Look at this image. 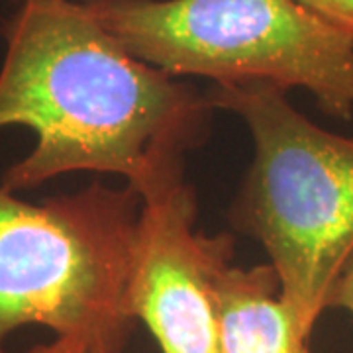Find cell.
Masks as SVG:
<instances>
[{"instance_id":"6da1fadb","label":"cell","mask_w":353,"mask_h":353,"mask_svg":"<svg viewBox=\"0 0 353 353\" xmlns=\"http://www.w3.org/2000/svg\"><path fill=\"white\" fill-rule=\"evenodd\" d=\"M0 34V128L36 134L2 176L10 192L90 171L145 196L206 136L208 97L132 55L83 2L24 0Z\"/></svg>"},{"instance_id":"30bf717a","label":"cell","mask_w":353,"mask_h":353,"mask_svg":"<svg viewBox=\"0 0 353 353\" xmlns=\"http://www.w3.org/2000/svg\"><path fill=\"white\" fill-rule=\"evenodd\" d=\"M85 353H87V352H85Z\"/></svg>"},{"instance_id":"5b68a950","label":"cell","mask_w":353,"mask_h":353,"mask_svg":"<svg viewBox=\"0 0 353 353\" xmlns=\"http://www.w3.org/2000/svg\"><path fill=\"white\" fill-rule=\"evenodd\" d=\"M196 196L183 171L141 196L126 310L163 353H220L216 281L232 265L234 238L194 230Z\"/></svg>"},{"instance_id":"8992f818","label":"cell","mask_w":353,"mask_h":353,"mask_svg":"<svg viewBox=\"0 0 353 353\" xmlns=\"http://www.w3.org/2000/svg\"><path fill=\"white\" fill-rule=\"evenodd\" d=\"M220 353H310V336L281 299L271 265L232 267L216 281Z\"/></svg>"},{"instance_id":"ba28073f","label":"cell","mask_w":353,"mask_h":353,"mask_svg":"<svg viewBox=\"0 0 353 353\" xmlns=\"http://www.w3.org/2000/svg\"><path fill=\"white\" fill-rule=\"evenodd\" d=\"M328 308L345 310L353 318V255L347 259L340 277L336 279L334 287L330 290Z\"/></svg>"},{"instance_id":"3957f363","label":"cell","mask_w":353,"mask_h":353,"mask_svg":"<svg viewBox=\"0 0 353 353\" xmlns=\"http://www.w3.org/2000/svg\"><path fill=\"white\" fill-rule=\"evenodd\" d=\"M141 196L92 183L28 202L0 187V353L24 326L50 328L87 353H120L136 320L126 310Z\"/></svg>"},{"instance_id":"277c9868","label":"cell","mask_w":353,"mask_h":353,"mask_svg":"<svg viewBox=\"0 0 353 353\" xmlns=\"http://www.w3.org/2000/svg\"><path fill=\"white\" fill-rule=\"evenodd\" d=\"M132 55L171 77L269 83L353 116V38L299 0H81Z\"/></svg>"},{"instance_id":"7a4b0ae2","label":"cell","mask_w":353,"mask_h":353,"mask_svg":"<svg viewBox=\"0 0 353 353\" xmlns=\"http://www.w3.org/2000/svg\"><path fill=\"white\" fill-rule=\"evenodd\" d=\"M206 97L253 138L230 222L263 245L281 299L310 336L353 255V138L316 126L269 83L216 85Z\"/></svg>"},{"instance_id":"52a82bcc","label":"cell","mask_w":353,"mask_h":353,"mask_svg":"<svg viewBox=\"0 0 353 353\" xmlns=\"http://www.w3.org/2000/svg\"><path fill=\"white\" fill-rule=\"evenodd\" d=\"M328 24L353 38V0H299Z\"/></svg>"},{"instance_id":"9c48e42d","label":"cell","mask_w":353,"mask_h":353,"mask_svg":"<svg viewBox=\"0 0 353 353\" xmlns=\"http://www.w3.org/2000/svg\"><path fill=\"white\" fill-rule=\"evenodd\" d=\"M6 353V352H4ZM26 353H85L83 350H77L73 345L65 343L61 340H55L53 343H43V345H36L30 352Z\"/></svg>"}]
</instances>
